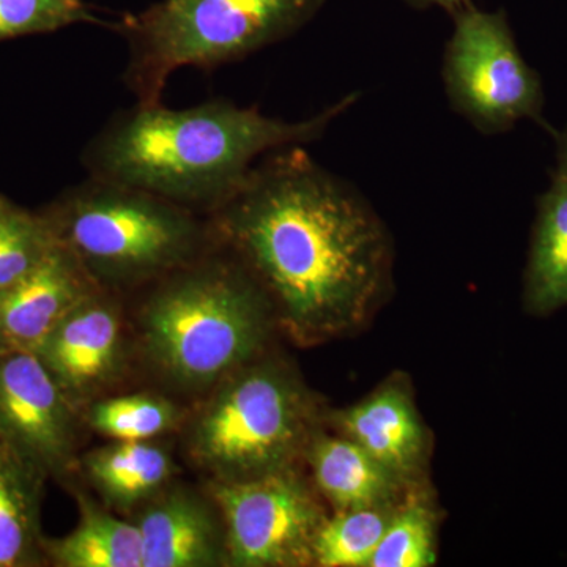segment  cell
<instances>
[{
  "label": "cell",
  "instance_id": "obj_1",
  "mask_svg": "<svg viewBox=\"0 0 567 567\" xmlns=\"http://www.w3.org/2000/svg\"><path fill=\"white\" fill-rule=\"evenodd\" d=\"M208 215L216 244L259 282L297 344L358 333L390 297V230L352 183L303 145L267 153Z\"/></svg>",
  "mask_w": 567,
  "mask_h": 567
},
{
  "label": "cell",
  "instance_id": "obj_2",
  "mask_svg": "<svg viewBox=\"0 0 567 567\" xmlns=\"http://www.w3.org/2000/svg\"><path fill=\"white\" fill-rule=\"evenodd\" d=\"M352 92L306 121L212 100L188 110L137 103L114 115L82 153L89 175L156 194L194 212L215 210L267 153L319 141L357 104Z\"/></svg>",
  "mask_w": 567,
  "mask_h": 567
},
{
  "label": "cell",
  "instance_id": "obj_3",
  "mask_svg": "<svg viewBox=\"0 0 567 567\" xmlns=\"http://www.w3.org/2000/svg\"><path fill=\"white\" fill-rule=\"evenodd\" d=\"M276 327L262 287L218 244L153 282L140 311L145 357L183 391L213 390L265 353Z\"/></svg>",
  "mask_w": 567,
  "mask_h": 567
},
{
  "label": "cell",
  "instance_id": "obj_4",
  "mask_svg": "<svg viewBox=\"0 0 567 567\" xmlns=\"http://www.w3.org/2000/svg\"><path fill=\"white\" fill-rule=\"evenodd\" d=\"M39 213L55 244L110 292L156 282L216 246L196 212L92 175Z\"/></svg>",
  "mask_w": 567,
  "mask_h": 567
},
{
  "label": "cell",
  "instance_id": "obj_5",
  "mask_svg": "<svg viewBox=\"0 0 567 567\" xmlns=\"http://www.w3.org/2000/svg\"><path fill=\"white\" fill-rule=\"evenodd\" d=\"M327 410L284 358L262 353L213 386L186 431V451L216 483L298 466Z\"/></svg>",
  "mask_w": 567,
  "mask_h": 567
},
{
  "label": "cell",
  "instance_id": "obj_6",
  "mask_svg": "<svg viewBox=\"0 0 567 567\" xmlns=\"http://www.w3.org/2000/svg\"><path fill=\"white\" fill-rule=\"evenodd\" d=\"M327 0H159L112 28L128 47L123 82L137 103H162L175 71L213 70L289 39Z\"/></svg>",
  "mask_w": 567,
  "mask_h": 567
},
{
  "label": "cell",
  "instance_id": "obj_7",
  "mask_svg": "<svg viewBox=\"0 0 567 567\" xmlns=\"http://www.w3.org/2000/svg\"><path fill=\"white\" fill-rule=\"evenodd\" d=\"M453 24L442 65L453 111L487 136L511 132L520 121L546 128L543 81L518 51L506 11L473 3L454 14Z\"/></svg>",
  "mask_w": 567,
  "mask_h": 567
},
{
  "label": "cell",
  "instance_id": "obj_8",
  "mask_svg": "<svg viewBox=\"0 0 567 567\" xmlns=\"http://www.w3.org/2000/svg\"><path fill=\"white\" fill-rule=\"evenodd\" d=\"M213 496L226 528L227 566H312L328 511L298 466L252 480L216 483Z\"/></svg>",
  "mask_w": 567,
  "mask_h": 567
},
{
  "label": "cell",
  "instance_id": "obj_9",
  "mask_svg": "<svg viewBox=\"0 0 567 567\" xmlns=\"http://www.w3.org/2000/svg\"><path fill=\"white\" fill-rule=\"evenodd\" d=\"M78 409L35 352H0V440L48 477L69 473Z\"/></svg>",
  "mask_w": 567,
  "mask_h": 567
},
{
  "label": "cell",
  "instance_id": "obj_10",
  "mask_svg": "<svg viewBox=\"0 0 567 567\" xmlns=\"http://www.w3.org/2000/svg\"><path fill=\"white\" fill-rule=\"evenodd\" d=\"M324 425L353 440L406 486L427 483L432 435L405 374L388 377L352 405L327 410Z\"/></svg>",
  "mask_w": 567,
  "mask_h": 567
},
{
  "label": "cell",
  "instance_id": "obj_11",
  "mask_svg": "<svg viewBox=\"0 0 567 567\" xmlns=\"http://www.w3.org/2000/svg\"><path fill=\"white\" fill-rule=\"evenodd\" d=\"M121 308L110 290L81 301L37 349L40 360L76 409L102 393L125 361Z\"/></svg>",
  "mask_w": 567,
  "mask_h": 567
},
{
  "label": "cell",
  "instance_id": "obj_12",
  "mask_svg": "<svg viewBox=\"0 0 567 567\" xmlns=\"http://www.w3.org/2000/svg\"><path fill=\"white\" fill-rule=\"evenodd\" d=\"M140 509L142 566H227L226 528L210 494L166 484Z\"/></svg>",
  "mask_w": 567,
  "mask_h": 567
},
{
  "label": "cell",
  "instance_id": "obj_13",
  "mask_svg": "<svg viewBox=\"0 0 567 567\" xmlns=\"http://www.w3.org/2000/svg\"><path fill=\"white\" fill-rule=\"evenodd\" d=\"M102 289L61 245L0 290V352H37L81 301Z\"/></svg>",
  "mask_w": 567,
  "mask_h": 567
},
{
  "label": "cell",
  "instance_id": "obj_14",
  "mask_svg": "<svg viewBox=\"0 0 567 567\" xmlns=\"http://www.w3.org/2000/svg\"><path fill=\"white\" fill-rule=\"evenodd\" d=\"M546 130L555 141V166L550 186L537 199L524 276V306L537 317L567 306V128Z\"/></svg>",
  "mask_w": 567,
  "mask_h": 567
},
{
  "label": "cell",
  "instance_id": "obj_15",
  "mask_svg": "<svg viewBox=\"0 0 567 567\" xmlns=\"http://www.w3.org/2000/svg\"><path fill=\"white\" fill-rule=\"evenodd\" d=\"M303 461L331 513L398 505L410 487L353 440L327 432L324 425L306 447Z\"/></svg>",
  "mask_w": 567,
  "mask_h": 567
},
{
  "label": "cell",
  "instance_id": "obj_16",
  "mask_svg": "<svg viewBox=\"0 0 567 567\" xmlns=\"http://www.w3.org/2000/svg\"><path fill=\"white\" fill-rule=\"evenodd\" d=\"M48 476L0 440V567L47 561L40 507Z\"/></svg>",
  "mask_w": 567,
  "mask_h": 567
},
{
  "label": "cell",
  "instance_id": "obj_17",
  "mask_svg": "<svg viewBox=\"0 0 567 567\" xmlns=\"http://www.w3.org/2000/svg\"><path fill=\"white\" fill-rule=\"evenodd\" d=\"M84 466L103 502L115 509L141 507L173 476L169 454L151 440H115L85 456Z\"/></svg>",
  "mask_w": 567,
  "mask_h": 567
},
{
  "label": "cell",
  "instance_id": "obj_18",
  "mask_svg": "<svg viewBox=\"0 0 567 567\" xmlns=\"http://www.w3.org/2000/svg\"><path fill=\"white\" fill-rule=\"evenodd\" d=\"M80 524L61 539H44L47 561L58 567H144L140 529L134 522L78 492Z\"/></svg>",
  "mask_w": 567,
  "mask_h": 567
},
{
  "label": "cell",
  "instance_id": "obj_19",
  "mask_svg": "<svg viewBox=\"0 0 567 567\" xmlns=\"http://www.w3.org/2000/svg\"><path fill=\"white\" fill-rule=\"evenodd\" d=\"M440 514L429 483L406 488L368 567H431L439 548Z\"/></svg>",
  "mask_w": 567,
  "mask_h": 567
},
{
  "label": "cell",
  "instance_id": "obj_20",
  "mask_svg": "<svg viewBox=\"0 0 567 567\" xmlns=\"http://www.w3.org/2000/svg\"><path fill=\"white\" fill-rule=\"evenodd\" d=\"M395 506L363 507L328 514L312 551V566L368 567L385 535Z\"/></svg>",
  "mask_w": 567,
  "mask_h": 567
},
{
  "label": "cell",
  "instance_id": "obj_21",
  "mask_svg": "<svg viewBox=\"0 0 567 567\" xmlns=\"http://www.w3.org/2000/svg\"><path fill=\"white\" fill-rule=\"evenodd\" d=\"M181 413L163 395L136 393L95 402L89 423L99 434L112 440L147 442L166 434L177 424Z\"/></svg>",
  "mask_w": 567,
  "mask_h": 567
},
{
  "label": "cell",
  "instance_id": "obj_22",
  "mask_svg": "<svg viewBox=\"0 0 567 567\" xmlns=\"http://www.w3.org/2000/svg\"><path fill=\"white\" fill-rule=\"evenodd\" d=\"M55 245L40 213L7 204L0 210V290L31 274Z\"/></svg>",
  "mask_w": 567,
  "mask_h": 567
},
{
  "label": "cell",
  "instance_id": "obj_23",
  "mask_svg": "<svg viewBox=\"0 0 567 567\" xmlns=\"http://www.w3.org/2000/svg\"><path fill=\"white\" fill-rule=\"evenodd\" d=\"M102 22L84 0H0V41Z\"/></svg>",
  "mask_w": 567,
  "mask_h": 567
},
{
  "label": "cell",
  "instance_id": "obj_24",
  "mask_svg": "<svg viewBox=\"0 0 567 567\" xmlns=\"http://www.w3.org/2000/svg\"><path fill=\"white\" fill-rule=\"evenodd\" d=\"M406 6L416 10L443 9L451 18L458 11L465 10L466 7L473 6V0H404Z\"/></svg>",
  "mask_w": 567,
  "mask_h": 567
},
{
  "label": "cell",
  "instance_id": "obj_25",
  "mask_svg": "<svg viewBox=\"0 0 567 567\" xmlns=\"http://www.w3.org/2000/svg\"><path fill=\"white\" fill-rule=\"evenodd\" d=\"M9 203L10 200L6 199V197H3L2 194H0V210H2V208L6 207V205Z\"/></svg>",
  "mask_w": 567,
  "mask_h": 567
}]
</instances>
